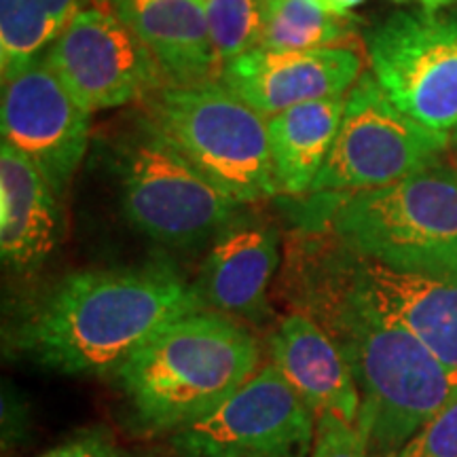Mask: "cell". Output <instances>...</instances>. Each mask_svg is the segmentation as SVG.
I'll use <instances>...</instances> for the list:
<instances>
[{
    "mask_svg": "<svg viewBox=\"0 0 457 457\" xmlns=\"http://www.w3.org/2000/svg\"><path fill=\"white\" fill-rule=\"evenodd\" d=\"M303 253L307 256L290 284L296 310L327 330L350 364L360 390L356 426L369 453L396 457L457 384L424 343L356 293L339 239Z\"/></svg>",
    "mask_w": 457,
    "mask_h": 457,
    "instance_id": "obj_1",
    "label": "cell"
},
{
    "mask_svg": "<svg viewBox=\"0 0 457 457\" xmlns=\"http://www.w3.org/2000/svg\"><path fill=\"white\" fill-rule=\"evenodd\" d=\"M195 286L165 261L79 271L21 310L4 341L20 356L62 375H114L159 328L202 310Z\"/></svg>",
    "mask_w": 457,
    "mask_h": 457,
    "instance_id": "obj_2",
    "label": "cell"
},
{
    "mask_svg": "<svg viewBox=\"0 0 457 457\" xmlns=\"http://www.w3.org/2000/svg\"><path fill=\"white\" fill-rule=\"evenodd\" d=\"M261 356L248 328L202 307L159 328L114 379L142 432L171 434L225 403L261 369Z\"/></svg>",
    "mask_w": 457,
    "mask_h": 457,
    "instance_id": "obj_3",
    "label": "cell"
},
{
    "mask_svg": "<svg viewBox=\"0 0 457 457\" xmlns=\"http://www.w3.org/2000/svg\"><path fill=\"white\" fill-rule=\"evenodd\" d=\"M330 233L364 259L403 271L457 276V174L432 165L392 185L316 193Z\"/></svg>",
    "mask_w": 457,
    "mask_h": 457,
    "instance_id": "obj_4",
    "label": "cell"
},
{
    "mask_svg": "<svg viewBox=\"0 0 457 457\" xmlns=\"http://www.w3.org/2000/svg\"><path fill=\"white\" fill-rule=\"evenodd\" d=\"M146 104L148 121L237 202L278 195L267 121L220 81L165 85Z\"/></svg>",
    "mask_w": 457,
    "mask_h": 457,
    "instance_id": "obj_5",
    "label": "cell"
},
{
    "mask_svg": "<svg viewBox=\"0 0 457 457\" xmlns=\"http://www.w3.org/2000/svg\"><path fill=\"white\" fill-rule=\"evenodd\" d=\"M117 176L125 220L170 248L208 244L244 208L148 119L119 145Z\"/></svg>",
    "mask_w": 457,
    "mask_h": 457,
    "instance_id": "obj_6",
    "label": "cell"
},
{
    "mask_svg": "<svg viewBox=\"0 0 457 457\" xmlns=\"http://www.w3.org/2000/svg\"><path fill=\"white\" fill-rule=\"evenodd\" d=\"M449 136L390 100L373 72L347 91L345 111L330 155L307 195L356 193L392 185L438 163Z\"/></svg>",
    "mask_w": 457,
    "mask_h": 457,
    "instance_id": "obj_7",
    "label": "cell"
},
{
    "mask_svg": "<svg viewBox=\"0 0 457 457\" xmlns=\"http://www.w3.org/2000/svg\"><path fill=\"white\" fill-rule=\"evenodd\" d=\"M377 83L428 128H457V11H398L367 34Z\"/></svg>",
    "mask_w": 457,
    "mask_h": 457,
    "instance_id": "obj_8",
    "label": "cell"
},
{
    "mask_svg": "<svg viewBox=\"0 0 457 457\" xmlns=\"http://www.w3.org/2000/svg\"><path fill=\"white\" fill-rule=\"evenodd\" d=\"M316 413L273 362L262 364L212 413L170 434L176 457H305Z\"/></svg>",
    "mask_w": 457,
    "mask_h": 457,
    "instance_id": "obj_9",
    "label": "cell"
},
{
    "mask_svg": "<svg viewBox=\"0 0 457 457\" xmlns=\"http://www.w3.org/2000/svg\"><path fill=\"white\" fill-rule=\"evenodd\" d=\"M43 55L87 112L146 100L168 85L151 51L98 0L72 15Z\"/></svg>",
    "mask_w": 457,
    "mask_h": 457,
    "instance_id": "obj_10",
    "label": "cell"
},
{
    "mask_svg": "<svg viewBox=\"0 0 457 457\" xmlns=\"http://www.w3.org/2000/svg\"><path fill=\"white\" fill-rule=\"evenodd\" d=\"M89 114L51 71L45 55L3 81V142L24 153L60 197L87 153Z\"/></svg>",
    "mask_w": 457,
    "mask_h": 457,
    "instance_id": "obj_11",
    "label": "cell"
},
{
    "mask_svg": "<svg viewBox=\"0 0 457 457\" xmlns=\"http://www.w3.org/2000/svg\"><path fill=\"white\" fill-rule=\"evenodd\" d=\"M362 77V55L353 47L279 51L262 49L222 64L219 81L262 117L305 102L345 96Z\"/></svg>",
    "mask_w": 457,
    "mask_h": 457,
    "instance_id": "obj_12",
    "label": "cell"
},
{
    "mask_svg": "<svg viewBox=\"0 0 457 457\" xmlns=\"http://www.w3.org/2000/svg\"><path fill=\"white\" fill-rule=\"evenodd\" d=\"M345 262L356 293L424 343L457 384V276L394 270L350 248Z\"/></svg>",
    "mask_w": 457,
    "mask_h": 457,
    "instance_id": "obj_13",
    "label": "cell"
},
{
    "mask_svg": "<svg viewBox=\"0 0 457 457\" xmlns=\"http://www.w3.org/2000/svg\"><path fill=\"white\" fill-rule=\"evenodd\" d=\"M278 265V228L261 216L239 212L212 239L195 290L210 310L259 320L270 310L267 293Z\"/></svg>",
    "mask_w": 457,
    "mask_h": 457,
    "instance_id": "obj_14",
    "label": "cell"
},
{
    "mask_svg": "<svg viewBox=\"0 0 457 457\" xmlns=\"http://www.w3.org/2000/svg\"><path fill=\"white\" fill-rule=\"evenodd\" d=\"M114 11L151 51L168 85L220 79L222 62L210 38L204 0H98Z\"/></svg>",
    "mask_w": 457,
    "mask_h": 457,
    "instance_id": "obj_15",
    "label": "cell"
},
{
    "mask_svg": "<svg viewBox=\"0 0 457 457\" xmlns=\"http://www.w3.org/2000/svg\"><path fill=\"white\" fill-rule=\"evenodd\" d=\"M271 362L313 413H333L358 424L360 390L337 343L299 310L279 320L270 339Z\"/></svg>",
    "mask_w": 457,
    "mask_h": 457,
    "instance_id": "obj_16",
    "label": "cell"
},
{
    "mask_svg": "<svg viewBox=\"0 0 457 457\" xmlns=\"http://www.w3.org/2000/svg\"><path fill=\"white\" fill-rule=\"evenodd\" d=\"M62 239L60 195L41 170L7 142L0 145V256L28 273L49 259Z\"/></svg>",
    "mask_w": 457,
    "mask_h": 457,
    "instance_id": "obj_17",
    "label": "cell"
},
{
    "mask_svg": "<svg viewBox=\"0 0 457 457\" xmlns=\"http://www.w3.org/2000/svg\"><path fill=\"white\" fill-rule=\"evenodd\" d=\"M345 96L305 102L267 119L271 170L279 195L299 197L312 191L335 145Z\"/></svg>",
    "mask_w": 457,
    "mask_h": 457,
    "instance_id": "obj_18",
    "label": "cell"
},
{
    "mask_svg": "<svg viewBox=\"0 0 457 457\" xmlns=\"http://www.w3.org/2000/svg\"><path fill=\"white\" fill-rule=\"evenodd\" d=\"M87 0H0V74L9 81L43 55Z\"/></svg>",
    "mask_w": 457,
    "mask_h": 457,
    "instance_id": "obj_19",
    "label": "cell"
},
{
    "mask_svg": "<svg viewBox=\"0 0 457 457\" xmlns=\"http://www.w3.org/2000/svg\"><path fill=\"white\" fill-rule=\"evenodd\" d=\"M352 34L347 17L327 13L313 0H267L259 47L279 51L341 47Z\"/></svg>",
    "mask_w": 457,
    "mask_h": 457,
    "instance_id": "obj_20",
    "label": "cell"
},
{
    "mask_svg": "<svg viewBox=\"0 0 457 457\" xmlns=\"http://www.w3.org/2000/svg\"><path fill=\"white\" fill-rule=\"evenodd\" d=\"M267 0H204L210 38L222 64L261 45Z\"/></svg>",
    "mask_w": 457,
    "mask_h": 457,
    "instance_id": "obj_21",
    "label": "cell"
},
{
    "mask_svg": "<svg viewBox=\"0 0 457 457\" xmlns=\"http://www.w3.org/2000/svg\"><path fill=\"white\" fill-rule=\"evenodd\" d=\"M396 457H457V390Z\"/></svg>",
    "mask_w": 457,
    "mask_h": 457,
    "instance_id": "obj_22",
    "label": "cell"
},
{
    "mask_svg": "<svg viewBox=\"0 0 457 457\" xmlns=\"http://www.w3.org/2000/svg\"><path fill=\"white\" fill-rule=\"evenodd\" d=\"M310 457H373L358 426L347 424L333 413L316 415V432Z\"/></svg>",
    "mask_w": 457,
    "mask_h": 457,
    "instance_id": "obj_23",
    "label": "cell"
},
{
    "mask_svg": "<svg viewBox=\"0 0 457 457\" xmlns=\"http://www.w3.org/2000/svg\"><path fill=\"white\" fill-rule=\"evenodd\" d=\"M41 457H123V453L106 430H89Z\"/></svg>",
    "mask_w": 457,
    "mask_h": 457,
    "instance_id": "obj_24",
    "label": "cell"
},
{
    "mask_svg": "<svg viewBox=\"0 0 457 457\" xmlns=\"http://www.w3.org/2000/svg\"><path fill=\"white\" fill-rule=\"evenodd\" d=\"M320 9L327 11V13L347 17L352 9H356L358 4H362L364 0H313Z\"/></svg>",
    "mask_w": 457,
    "mask_h": 457,
    "instance_id": "obj_25",
    "label": "cell"
},
{
    "mask_svg": "<svg viewBox=\"0 0 457 457\" xmlns=\"http://www.w3.org/2000/svg\"><path fill=\"white\" fill-rule=\"evenodd\" d=\"M396 3H404V0H396ZM426 9H443L447 7L451 0H420Z\"/></svg>",
    "mask_w": 457,
    "mask_h": 457,
    "instance_id": "obj_26",
    "label": "cell"
},
{
    "mask_svg": "<svg viewBox=\"0 0 457 457\" xmlns=\"http://www.w3.org/2000/svg\"><path fill=\"white\" fill-rule=\"evenodd\" d=\"M455 142H457V128H455Z\"/></svg>",
    "mask_w": 457,
    "mask_h": 457,
    "instance_id": "obj_27",
    "label": "cell"
}]
</instances>
